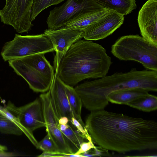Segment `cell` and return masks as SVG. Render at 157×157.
Here are the masks:
<instances>
[{"instance_id":"7a4b0ae2","label":"cell","mask_w":157,"mask_h":157,"mask_svg":"<svg viewBox=\"0 0 157 157\" xmlns=\"http://www.w3.org/2000/svg\"><path fill=\"white\" fill-rule=\"evenodd\" d=\"M112 63L101 45L80 40L71 46L54 68L65 84L73 87L86 78L106 76Z\"/></svg>"},{"instance_id":"8fae6325","label":"cell","mask_w":157,"mask_h":157,"mask_svg":"<svg viewBox=\"0 0 157 157\" xmlns=\"http://www.w3.org/2000/svg\"><path fill=\"white\" fill-rule=\"evenodd\" d=\"M44 33L50 38L56 52L54 67L56 66L71 46L83 38V30L72 29L66 26L56 30H45Z\"/></svg>"},{"instance_id":"7402d4cb","label":"cell","mask_w":157,"mask_h":157,"mask_svg":"<svg viewBox=\"0 0 157 157\" xmlns=\"http://www.w3.org/2000/svg\"><path fill=\"white\" fill-rule=\"evenodd\" d=\"M64 0H34L31 10L30 20L34 21L39 14L45 9L57 5Z\"/></svg>"},{"instance_id":"d4e9b609","label":"cell","mask_w":157,"mask_h":157,"mask_svg":"<svg viewBox=\"0 0 157 157\" xmlns=\"http://www.w3.org/2000/svg\"><path fill=\"white\" fill-rule=\"evenodd\" d=\"M0 113L15 123L21 129L23 133L29 140L30 137L28 133L21 125L17 119L7 110L5 107H3L0 105Z\"/></svg>"},{"instance_id":"cb8c5ba5","label":"cell","mask_w":157,"mask_h":157,"mask_svg":"<svg viewBox=\"0 0 157 157\" xmlns=\"http://www.w3.org/2000/svg\"><path fill=\"white\" fill-rule=\"evenodd\" d=\"M69 121L82 137L88 141L92 140L85 127L83 126L75 118H72Z\"/></svg>"},{"instance_id":"52a82bcc","label":"cell","mask_w":157,"mask_h":157,"mask_svg":"<svg viewBox=\"0 0 157 157\" xmlns=\"http://www.w3.org/2000/svg\"><path fill=\"white\" fill-rule=\"evenodd\" d=\"M103 9L94 0H67L50 11L46 21L48 29H58L81 15Z\"/></svg>"},{"instance_id":"ac0fdd59","label":"cell","mask_w":157,"mask_h":157,"mask_svg":"<svg viewBox=\"0 0 157 157\" xmlns=\"http://www.w3.org/2000/svg\"><path fill=\"white\" fill-rule=\"evenodd\" d=\"M65 88L69 104L75 117L85 126L81 117L82 104L80 97L72 86L65 84Z\"/></svg>"},{"instance_id":"4fadbf2b","label":"cell","mask_w":157,"mask_h":157,"mask_svg":"<svg viewBox=\"0 0 157 157\" xmlns=\"http://www.w3.org/2000/svg\"><path fill=\"white\" fill-rule=\"evenodd\" d=\"M138 22L141 36L157 45V0H148L138 13Z\"/></svg>"},{"instance_id":"9c48e42d","label":"cell","mask_w":157,"mask_h":157,"mask_svg":"<svg viewBox=\"0 0 157 157\" xmlns=\"http://www.w3.org/2000/svg\"><path fill=\"white\" fill-rule=\"evenodd\" d=\"M34 0H7L0 10L1 21L12 26L18 33H28L33 26L30 20Z\"/></svg>"},{"instance_id":"484cf974","label":"cell","mask_w":157,"mask_h":157,"mask_svg":"<svg viewBox=\"0 0 157 157\" xmlns=\"http://www.w3.org/2000/svg\"><path fill=\"white\" fill-rule=\"evenodd\" d=\"M95 148L92 140H89L87 142L84 141L81 144L79 149L75 154L81 155L83 157L82 154L88 151L91 149Z\"/></svg>"},{"instance_id":"83f0119b","label":"cell","mask_w":157,"mask_h":157,"mask_svg":"<svg viewBox=\"0 0 157 157\" xmlns=\"http://www.w3.org/2000/svg\"><path fill=\"white\" fill-rule=\"evenodd\" d=\"M69 121L68 118L65 116H63L60 118L59 119V124H67Z\"/></svg>"},{"instance_id":"5b68a950","label":"cell","mask_w":157,"mask_h":157,"mask_svg":"<svg viewBox=\"0 0 157 157\" xmlns=\"http://www.w3.org/2000/svg\"><path fill=\"white\" fill-rule=\"evenodd\" d=\"M111 52L119 60L136 61L147 70L157 71V45L138 35L119 37L112 46Z\"/></svg>"},{"instance_id":"2e32d148","label":"cell","mask_w":157,"mask_h":157,"mask_svg":"<svg viewBox=\"0 0 157 157\" xmlns=\"http://www.w3.org/2000/svg\"><path fill=\"white\" fill-rule=\"evenodd\" d=\"M109 11L103 9L81 15L69 21L65 26L72 29L84 31L88 26L107 15Z\"/></svg>"},{"instance_id":"f546056e","label":"cell","mask_w":157,"mask_h":157,"mask_svg":"<svg viewBox=\"0 0 157 157\" xmlns=\"http://www.w3.org/2000/svg\"><path fill=\"white\" fill-rule=\"evenodd\" d=\"M7 0H6V1H7Z\"/></svg>"},{"instance_id":"5bb4252c","label":"cell","mask_w":157,"mask_h":157,"mask_svg":"<svg viewBox=\"0 0 157 157\" xmlns=\"http://www.w3.org/2000/svg\"><path fill=\"white\" fill-rule=\"evenodd\" d=\"M65 85L55 72L49 90L52 105L58 118L65 116L70 121L75 117L69 104Z\"/></svg>"},{"instance_id":"9a60e30c","label":"cell","mask_w":157,"mask_h":157,"mask_svg":"<svg viewBox=\"0 0 157 157\" xmlns=\"http://www.w3.org/2000/svg\"><path fill=\"white\" fill-rule=\"evenodd\" d=\"M148 93V91L141 88L124 89L111 93L107 96V99L109 102L113 103L127 105Z\"/></svg>"},{"instance_id":"8992f818","label":"cell","mask_w":157,"mask_h":157,"mask_svg":"<svg viewBox=\"0 0 157 157\" xmlns=\"http://www.w3.org/2000/svg\"><path fill=\"white\" fill-rule=\"evenodd\" d=\"M53 51L55 48L50 38L44 33L25 36L16 34L13 40L5 43L1 54L6 61Z\"/></svg>"},{"instance_id":"3957f363","label":"cell","mask_w":157,"mask_h":157,"mask_svg":"<svg viewBox=\"0 0 157 157\" xmlns=\"http://www.w3.org/2000/svg\"><path fill=\"white\" fill-rule=\"evenodd\" d=\"M139 88L149 91H157V71L135 68L124 72H116L77 86L75 89L82 105L91 111L104 109L109 104L107 97L113 92Z\"/></svg>"},{"instance_id":"30bf717a","label":"cell","mask_w":157,"mask_h":157,"mask_svg":"<svg viewBox=\"0 0 157 157\" xmlns=\"http://www.w3.org/2000/svg\"><path fill=\"white\" fill-rule=\"evenodd\" d=\"M39 98L42 104L47 134L56 145L59 153L73 154L59 129V119L55 113L52 105L49 90L40 94Z\"/></svg>"},{"instance_id":"7c38bea8","label":"cell","mask_w":157,"mask_h":157,"mask_svg":"<svg viewBox=\"0 0 157 157\" xmlns=\"http://www.w3.org/2000/svg\"><path fill=\"white\" fill-rule=\"evenodd\" d=\"M124 20V15L109 10L107 15L84 30L83 38L91 41L104 39L119 28Z\"/></svg>"},{"instance_id":"44dd1931","label":"cell","mask_w":157,"mask_h":157,"mask_svg":"<svg viewBox=\"0 0 157 157\" xmlns=\"http://www.w3.org/2000/svg\"><path fill=\"white\" fill-rule=\"evenodd\" d=\"M0 132L2 133L21 135V129L13 122L0 113Z\"/></svg>"},{"instance_id":"277c9868","label":"cell","mask_w":157,"mask_h":157,"mask_svg":"<svg viewBox=\"0 0 157 157\" xmlns=\"http://www.w3.org/2000/svg\"><path fill=\"white\" fill-rule=\"evenodd\" d=\"M44 54H37L8 61L10 66L27 82L36 92L44 93L49 89L54 75V68Z\"/></svg>"},{"instance_id":"e0dca14e","label":"cell","mask_w":157,"mask_h":157,"mask_svg":"<svg viewBox=\"0 0 157 157\" xmlns=\"http://www.w3.org/2000/svg\"><path fill=\"white\" fill-rule=\"evenodd\" d=\"M103 8L126 15L136 7L135 0H94Z\"/></svg>"},{"instance_id":"d6986e66","label":"cell","mask_w":157,"mask_h":157,"mask_svg":"<svg viewBox=\"0 0 157 157\" xmlns=\"http://www.w3.org/2000/svg\"><path fill=\"white\" fill-rule=\"evenodd\" d=\"M127 105L146 112L155 110L157 109V97L149 93L128 103Z\"/></svg>"},{"instance_id":"4316f807","label":"cell","mask_w":157,"mask_h":157,"mask_svg":"<svg viewBox=\"0 0 157 157\" xmlns=\"http://www.w3.org/2000/svg\"><path fill=\"white\" fill-rule=\"evenodd\" d=\"M6 151L0 150V157H13L16 156L15 154L13 152H6Z\"/></svg>"},{"instance_id":"6da1fadb","label":"cell","mask_w":157,"mask_h":157,"mask_svg":"<svg viewBox=\"0 0 157 157\" xmlns=\"http://www.w3.org/2000/svg\"><path fill=\"white\" fill-rule=\"evenodd\" d=\"M85 127L101 148L121 153L157 148V123L104 109L90 111Z\"/></svg>"},{"instance_id":"ba28073f","label":"cell","mask_w":157,"mask_h":157,"mask_svg":"<svg viewBox=\"0 0 157 157\" xmlns=\"http://www.w3.org/2000/svg\"><path fill=\"white\" fill-rule=\"evenodd\" d=\"M5 107L17 119L29 134V140L37 148L38 142L33 136V132L46 126L42 104L40 98L20 107H17L9 101Z\"/></svg>"},{"instance_id":"ffe728a7","label":"cell","mask_w":157,"mask_h":157,"mask_svg":"<svg viewBox=\"0 0 157 157\" xmlns=\"http://www.w3.org/2000/svg\"><path fill=\"white\" fill-rule=\"evenodd\" d=\"M61 132L73 153H75L85 139L78 134L70 121L66 129Z\"/></svg>"},{"instance_id":"603a6c76","label":"cell","mask_w":157,"mask_h":157,"mask_svg":"<svg viewBox=\"0 0 157 157\" xmlns=\"http://www.w3.org/2000/svg\"><path fill=\"white\" fill-rule=\"evenodd\" d=\"M37 149L43 152L51 153H60L56 145L48 134L40 141L38 142Z\"/></svg>"},{"instance_id":"f1b7e54d","label":"cell","mask_w":157,"mask_h":157,"mask_svg":"<svg viewBox=\"0 0 157 157\" xmlns=\"http://www.w3.org/2000/svg\"><path fill=\"white\" fill-rule=\"evenodd\" d=\"M7 149V148L6 147L0 144V150L6 151Z\"/></svg>"}]
</instances>
